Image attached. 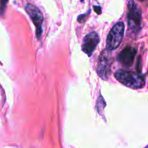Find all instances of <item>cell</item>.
Wrapping results in <instances>:
<instances>
[{
	"instance_id": "cell-1",
	"label": "cell",
	"mask_w": 148,
	"mask_h": 148,
	"mask_svg": "<svg viewBox=\"0 0 148 148\" xmlns=\"http://www.w3.org/2000/svg\"><path fill=\"white\" fill-rule=\"evenodd\" d=\"M116 79L132 89H140L145 85V75L137 72L126 70H119L114 75Z\"/></svg>"
},
{
	"instance_id": "cell-2",
	"label": "cell",
	"mask_w": 148,
	"mask_h": 148,
	"mask_svg": "<svg viewBox=\"0 0 148 148\" xmlns=\"http://www.w3.org/2000/svg\"><path fill=\"white\" fill-rule=\"evenodd\" d=\"M128 25L130 30L134 33H138L142 28V12L133 0L128 3Z\"/></svg>"
},
{
	"instance_id": "cell-3",
	"label": "cell",
	"mask_w": 148,
	"mask_h": 148,
	"mask_svg": "<svg viewBox=\"0 0 148 148\" xmlns=\"http://www.w3.org/2000/svg\"><path fill=\"white\" fill-rule=\"evenodd\" d=\"M124 23L120 21L116 23L110 30L106 40V49L113 51L116 49L121 45L124 38Z\"/></svg>"
},
{
	"instance_id": "cell-4",
	"label": "cell",
	"mask_w": 148,
	"mask_h": 148,
	"mask_svg": "<svg viewBox=\"0 0 148 148\" xmlns=\"http://www.w3.org/2000/svg\"><path fill=\"white\" fill-rule=\"evenodd\" d=\"M111 51L106 49L101 53L96 69L100 77L104 80L108 79L111 75Z\"/></svg>"
},
{
	"instance_id": "cell-5",
	"label": "cell",
	"mask_w": 148,
	"mask_h": 148,
	"mask_svg": "<svg viewBox=\"0 0 148 148\" xmlns=\"http://www.w3.org/2000/svg\"><path fill=\"white\" fill-rule=\"evenodd\" d=\"M25 11L30 16V19L33 21L36 29V36L38 39H40L41 36L42 32V24L43 22V14L38 7L31 4H27L25 7Z\"/></svg>"
},
{
	"instance_id": "cell-6",
	"label": "cell",
	"mask_w": 148,
	"mask_h": 148,
	"mask_svg": "<svg viewBox=\"0 0 148 148\" xmlns=\"http://www.w3.org/2000/svg\"><path fill=\"white\" fill-rule=\"evenodd\" d=\"M100 37L96 32H91L85 36L82 40V49L88 56L90 57L99 43Z\"/></svg>"
},
{
	"instance_id": "cell-7",
	"label": "cell",
	"mask_w": 148,
	"mask_h": 148,
	"mask_svg": "<svg viewBox=\"0 0 148 148\" xmlns=\"http://www.w3.org/2000/svg\"><path fill=\"white\" fill-rule=\"evenodd\" d=\"M137 53V49L132 46H127L123 49L121 53L118 55L119 62L126 67H130L132 66L134 62V57Z\"/></svg>"
},
{
	"instance_id": "cell-8",
	"label": "cell",
	"mask_w": 148,
	"mask_h": 148,
	"mask_svg": "<svg viewBox=\"0 0 148 148\" xmlns=\"http://www.w3.org/2000/svg\"><path fill=\"white\" fill-rule=\"evenodd\" d=\"M8 0H0V14L3 15L5 11Z\"/></svg>"
},
{
	"instance_id": "cell-9",
	"label": "cell",
	"mask_w": 148,
	"mask_h": 148,
	"mask_svg": "<svg viewBox=\"0 0 148 148\" xmlns=\"http://www.w3.org/2000/svg\"><path fill=\"white\" fill-rule=\"evenodd\" d=\"M88 14H89V12H88L87 14H81V15H79L77 18L78 21L81 23H84V22L85 21V19H86V17H87L86 16H88Z\"/></svg>"
},
{
	"instance_id": "cell-10",
	"label": "cell",
	"mask_w": 148,
	"mask_h": 148,
	"mask_svg": "<svg viewBox=\"0 0 148 148\" xmlns=\"http://www.w3.org/2000/svg\"><path fill=\"white\" fill-rule=\"evenodd\" d=\"M93 9L98 14H100L101 13V7L100 6H93Z\"/></svg>"
},
{
	"instance_id": "cell-11",
	"label": "cell",
	"mask_w": 148,
	"mask_h": 148,
	"mask_svg": "<svg viewBox=\"0 0 148 148\" xmlns=\"http://www.w3.org/2000/svg\"><path fill=\"white\" fill-rule=\"evenodd\" d=\"M140 1H145V0H140Z\"/></svg>"
},
{
	"instance_id": "cell-12",
	"label": "cell",
	"mask_w": 148,
	"mask_h": 148,
	"mask_svg": "<svg viewBox=\"0 0 148 148\" xmlns=\"http://www.w3.org/2000/svg\"><path fill=\"white\" fill-rule=\"evenodd\" d=\"M80 1H84V0H80Z\"/></svg>"
}]
</instances>
